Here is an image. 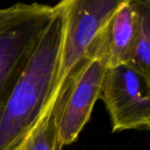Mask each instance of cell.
Listing matches in <instances>:
<instances>
[{"mask_svg":"<svg viewBox=\"0 0 150 150\" xmlns=\"http://www.w3.org/2000/svg\"><path fill=\"white\" fill-rule=\"evenodd\" d=\"M66 18V0L55 4L45 29L21 76L0 103V150H11L39 120L47 106L58 76Z\"/></svg>","mask_w":150,"mask_h":150,"instance_id":"cell-1","label":"cell"},{"mask_svg":"<svg viewBox=\"0 0 150 150\" xmlns=\"http://www.w3.org/2000/svg\"><path fill=\"white\" fill-rule=\"evenodd\" d=\"M54 11L55 5L18 3L0 23V103L21 76Z\"/></svg>","mask_w":150,"mask_h":150,"instance_id":"cell-2","label":"cell"},{"mask_svg":"<svg viewBox=\"0 0 150 150\" xmlns=\"http://www.w3.org/2000/svg\"><path fill=\"white\" fill-rule=\"evenodd\" d=\"M105 69L99 61L85 58L67 77L53 106L59 147L75 142L89 122Z\"/></svg>","mask_w":150,"mask_h":150,"instance_id":"cell-3","label":"cell"},{"mask_svg":"<svg viewBox=\"0 0 150 150\" xmlns=\"http://www.w3.org/2000/svg\"><path fill=\"white\" fill-rule=\"evenodd\" d=\"M99 99L110 115L112 133L150 128V79L121 64L107 68Z\"/></svg>","mask_w":150,"mask_h":150,"instance_id":"cell-4","label":"cell"},{"mask_svg":"<svg viewBox=\"0 0 150 150\" xmlns=\"http://www.w3.org/2000/svg\"><path fill=\"white\" fill-rule=\"evenodd\" d=\"M123 0H66V18L58 76L53 98L67 77L86 58L98 32Z\"/></svg>","mask_w":150,"mask_h":150,"instance_id":"cell-5","label":"cell"},{"mask_svg":"<svg viewBox=\"0 0 150 150\" xmlns=\"http://www.w3.org/2000/svg\"><path fill=\"white\" fill-rule=\"evenodd\" d=\"M138 26L134 0H123L91 43L86 58L99 61L106 69L126 64Z\"/></svg>","mask_w":150,"mask_h":150,"instance_id":"cell-6","label":"cell"},{"mask_svg":"<svg viewBox=\"0 0 150 150\" xmlns=\"http://www.w3.org/2000/svg\"><path fill=\"white\" fill-rule=\"evenodd\" d=\"M138 26L126 65L150 79V1L134 0Z\"/></svg>","mask_w":150,"mask_h":150,"instance_id":"cell-7","label":"cell"},{"mask_svg":"<svg viewBox=\"0 0 150 150\" xmlns=\"http://www.w3.org/2000/svg\"><path fill=\"white\" fill-rule=\"evenodd\" d=\"M53 106H47L33 127L11 150L56 149L58 139Z\"/></svg>","mask_w":150,"mask_h":150,"instance_id":"cell-8","label":"cell"},{"mask_svg":"<svg viewBox=\"0 0 150 150\" xmlns=\"http://www.w3.org/2000/svg\"><path fill=\"white\" fill-rule=\"evenodd\" d=\"M18 5V3L15 4L11 5V6L0 9V23H2L4 20H5L8 17H10L17 10Z\"/></svg>","mask_w":150,"mask_h":150,"instance_id":"cell-9","label":"cell"},{"mask_svg":"<svg viewBox=\"0 0 150 150\" xmlns=\"http://www.w3.org/2000/svg\"><path fill=\"white\" fill-rule=\"evenodd\" d=\"M55 150H64V149H63V148H61V147H59V146L57 145V147H56V149Z\"/></svg>","mask_w":150,"mask_h":150,"instance_id":"cell-10","label":"cell"}]
</instances>
